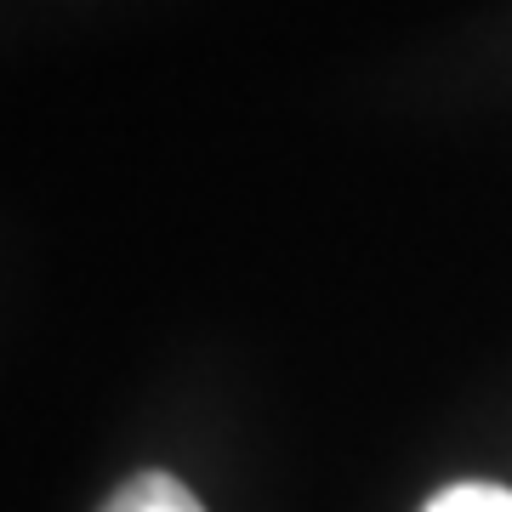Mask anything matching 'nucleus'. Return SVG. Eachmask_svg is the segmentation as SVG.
I'll use <instances>...</instances> for the list:
<instances>
[{
	"instance_id": "obj_1",
	"label": "nucleus",
	"mask_w": 512,
	"mask_h": 512,
	"mask_svg": "<svg viewBox=\"0 0 512 512\" xmlns=\"http://www.w3.org/2000/svg\"><path fill=\"white\" fill-rule=\"evenodd\" d=\"M103 512H205L200 507V495L188 490L183 478H171V473H137V478H126L120 490L109 495V507Z\"/></svg>"
},
{
	"instance_id": "obj_2",
	"label": "nucleus",
	"mask_w": 512,
	"mask_h": 512,
	"mask_svg": "<svg viewBox=\"0 0 512 512\" xmlns=\"http://www.w3.org/2000/svg\"><path fill=\"white\" fill-rule=\"evenodd\" d=\"M421 512H512V490H501V484H450Z\"/></svg>"
}]
</instances>
